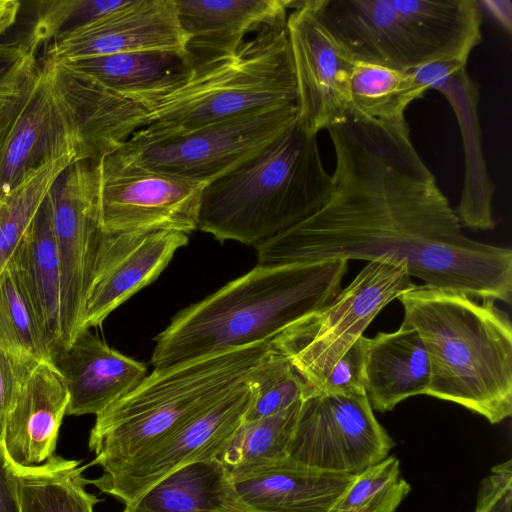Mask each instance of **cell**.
I'll return each mask as SVG.
<instances>
[{"label": "cell", "mask_w": 512, "mask_h": 512, "mask_svg": "<svg viewBox=\"0 0 512 512\" xmlns=\"http://www.w3.org/2000/svg\"><path fill=\"white\" fill-rule=\"evenodd\" d=\"M188 241V235L178 231L102 232L76 334L100 326L154 281Z\"/></svg>", "instance_id": "2e32d148"}, {"label": "cell", "mask_w": 512, "mask_h": 512, "mask_svg": "<svg viewBox=\"0 0 512 512\" xmlns=\"http://www.w3.org/2000/svg\"><path fill=\"white\" fill-rule=\"evenodd\" d=\"M122 512H133L129 507H125V509Z\"/></svg>", "instance_id": "60d3db41"}, {"label": "cell", "mask_w": 512, "mask_h": 512, "mask_svg": "<svg viewBox=\"0 0 512 512\" xmlns=\"http://www.w3.org/2000/svg\"><path fill=\"white\" fill-rule=\"evenodd\" d=\"M0 512H21L17 469L0 446Z\"/></svg>", "instance_id": "f35d334b"}, {"label": "cell", "mask_w": 512, "mask_h": 512, "mask_svg": "<svg viewBox=\"0 0 512 512\" xmlns=\"http://www.w3.org/2000/svg\"><path fill=\"white\" fill-rule=\"evenodd\" d=\"M272 341L236 347L154 369L96 415L89 436L91 465L116 469L232 392L246 385L273 351Z\"/></svg>", "instance_id": "5b68a950"}, {"label": "cell", "mask_w": 512, "mask_h": 512, "mask_svg": "<svg viewBox=\"0 0 512 512\" xmlns=\"http://www.w3.org/2000/svg\"><path fill=\"white\" fill-rule=\"evenodd\" d=\"M20 5L18 0H0V35L15 23Z\"/></svg>", "instance_id": "ab89813d"}, {"label": "cell", "mask_w": 512, "mask_h": 512, "mask_svg": "<svg viewBox=\"0 0 512 512\" xmlns=\"http://www.w3.org/2000/svg\"><path fill=\"white\" fill-rule=\"evenodd\" d=\"M194 68L235 54L249 33L285 25L289 0H175Z\"/></svg>", "instance_id": "ffe728a7"}, {"label": "cell", "mask_w": 512, "mask_h": 512, "mask_svg": "<svg viewBox=\"0 0 512 512\" xmlns=\"http://www.w3.org/2000/svg\"><path fill=\"white\" fill-rule=\"evenodd\" d=\"M431 89L442 93L452 106L465 147V181L456 214L461 225L469 229H493L496 225L492 215L494 185L482 154L479 86L469 76L466 66H461L440 77Z\"/></svg>", "instance_id": "d4e9b609"}, {"label": "cell", "mask_w": 512, "mask_h": 512, "mask_svg": "<svg viewBox=\"0 0 512 512\" xmlns=\"http://www.w3.org/2000/svg\"><path fill=\"white\" fill-rule=\"evenodd\" d=\"M69 393L60 373L42 361L22 385L6 418L2 449L16 468L40 465L54 455Z\"/></svg>", "instance_id": "44dd1931"}, {"label": "cell", "mask_w": 512, "mask_h": 512, "mask_svg": "<svg viewBox=\"0 0 512 512\" xmlns=\"http://www.w3.org/2000/svg\"><path fill=\"white\" fill-rule=\"evenodd\" d=\"M429 359L417 330L406 322L393 332L365 337L364 389L372 407L393 410L401 401L426 394Z\"/></svg>", "instance_id": "603a6c76"}, {"label": "cell", "mask_w": 512, "mask_h": 512, "mask_svg": "<svg viewBox=\"0 0 512 512\" xmlns=\"http://www.w3.org/2000/svg\"><path fill=\"white\" fill-rule=\"evenodd\" d=\"M327 130L335 156L329 197L255 245L258 264L404 262L424 285L511 303V248L465 236L406 119H373L350 105Z\"/></svg>", "instance_id": "6da1fadb"}, {"label": "cell", "mask_w": 512, "mask_h": 512, "mask_svg": "<svg viewBox=\"0 0 512 512\" xmlns=\"http://www.w3.org/2000/svg\"><path fill=\"white\" fill-rule=\"evenodd\" d=\"M331 189L317 135L297 118L260 153L204 187L198 229L255 246L313 215Z\"/></svg>", "instance_id": "277c9868"}, {"label": "cell", "mask_w": 512, "mask_h": 512, "mask_svg": "<svg viewBox=\"0 0 512 512\" xmlns=\"http://www.w3.org/2000/svg\"><path fill=\"white\" fill-rule=\"evenodd\" d=\"M75 158V152H68L47 161L0 198V277L10 264L53 183Z\"/></svg>", "instance_id": "4dcf8cb0"}, {"label": "cell", "mask_w": 512, "mask_h": 512, "mask_svg": "<svg viewBox=\"0 0 512 512\" xmlns=\"http://www.w3.org/2000/svg\"><path fill=\"white\" fill-rule=\"evenodd\" d=\"M10 264L18 275L51 354L61 344V280L47 197Z\"/></svg>", "instance_id": "484cf974"}, {"label": "cell", "mask_w": 512, "mask_h": 512, "mask_svg": "<svg viewBox=\"0 0 512 512\" xmlns=\"http://www.w3.org/2000/svg\"><path fill=\"white\" fill-rule=\"evenodd\" d=\"M50 362L69 393L66 415H97L146 377V366L111 348L91 329L54 349Z\"/></svg>", "instance_id": "d6986e66"}, {"label": "cell", "mask_w": 512, "mask_h": 512, "mask_svg": "<svg viewBox=\"0 0 512 512\" xmlns=\"http://www.w3.org/2000/svg\"><path fill=\"white\" fill-rule=\"evenodd\" d=\"M85 468L54 455L40 465L16 468L21 512H94L100 500L85 488Z\"/></svg>", "instance_id": "f1b7e54d"}, {"label": "cell", "mask_w": 512, "mask_h": 512, "mask_svg": "<svg viewBox=\"0 0 512 512\" xmlns=\"http://www.w3.org/2000/svg\"><path fill=\"white\" fill-rule=\"evenodd\" d=\"M427 91L415 70L400 72L364 62L354 63L349 82L350 105L386 121L406 119L408 106Z\"/></svg>", "instance_id": "f546056e"}, {"label": "cell", "mask_w": 512, "mask_h": 512, "mask_svg": "<svg viewBox=\"0 0 512 512\" xmlns=\"http://www.w3.org/2000/svg\"><path fill=\"white\" fill-rule=\"evenodd\" d=\"M0 347L40 362H50L49 348L11 264L0 277Z\"/></svg>", "instance_id": "1f68e13d"}, {"label": "cell", "mask_w": 512, "mask_h": 512, "mask_svg": "<svg viewBox=\"0 0 512 512\" xmlns=\"http://www.w3.org/2000/svg\"><path fill=\"white\" fill-rule=\"evenodd\" d=\"M291 8L286 32L296 80L297 118L317 135L349 108L355 62L322 23L314 0L292 1Z\"/></svg>", "instance_id": "9a60e30c"}, {"label": "cell", "mask_w": 512, "mask_h": 512, "mask_svg": "<svg viewBox=\"0 0 512 512\" xmlns=\"http://www.w3.org/2000/svg\"><path fill=\"white\" fill-rule=\"evenodd\" d=\"M429 359L426 395L497 424L512 414V325L494 300L415 285L397 298Z\"/></svg>", "instance_id": "3957f363"}, {"label": "cell", "mask_w": 512, "mask_h": 512, "mask_svg": "<svg viewBox=\"0 0 512 512\" xmlns=\"http://www.w3.org/2000/svg\"><path fill=\"white\" fill-rule=\"evenodd\" d=\"M302 400L258 420L243 421L218 456L233 482L288 458Z\"/></svg>", "instance_id": "83f0119b"}, {"label": "cell", "mask_w": 512, "mask_h": 512, "mask_svg": "<svg viewBox=\"0 0 512 512\" xmlns=\"http://www.w3.org/2000/svg\"><path fill=\"white\" fill-rule=\"evenodd\" d=\"M364 356L365 336L362 335L333 366L321 393L338 395L365 394Z\"/></svg>", "instance_id": "d590c367"}, {"label": "cell", "mask_w": 512, "mask_h": 512, "mask_svg": "<svg viewBox=\"0 0 512 512\" xmlns=\"http://www.w3.org/2000/svg\"><path fill=\"white\" fill-rule=\"evenodd\" d=\"M75 140V161L98 165L146 125L147 111L64 63L44 57Z\"/></svg>", "instance_id": "ac0fdd59"}, {"label": "cell", "mask_w": 512, "mask_h": 512, "mask_svg": "<svg viewBox=\"0 0 512 512\" xmlns=\"http://www.w3.org/2000/svg\"><path fill=\"white\" fill-rule=\"evenodd\" d=\"M414 286L406 263L370 261L330 304L288 328L272 345L312 393L321 392L333 366L379 312Z\"/></svg>", "instance_id": "30bf717a"}, {"label": "cell", "mask_w": 512, "mask_h": 512, "mask_svg": "<svg viewBox=\"0 0 512 512\" xmlns=\"http://www.w3.org/2000/svg\"><path fill=\"white\" fill-rule=\"evenodd\" d=\"M249 382L232 392L142 456L101 476L88 484L109 494L125 506L132 505L155 483L176 469L196 461L218 458L235 431L243 423L253 400Z\"/></svg>", "instance_id": "4fadbf2b"}, {"label": "cell", "mask_w": 512, "mask_h": 512, "mask_svg": "<svg viewBox=\"0 0 512 512\" xmlns=\"http://www.w3.org/2000/svg\"><path fill=\"white\" fill-rule=\"evenodd\" d=\"M99 219L103 232L198 229L205 185L102 159L98 164Z\"/></svg>", "instance_id": "5bb4252c"}, {"label": "cell", "mask_w": 512, "mask_h": 512, "mask_svg": "<svg viewBox=\"0 0 512 512\" xmlns=\"http://www.w3.org/2000/svg\"><path fill=\"white\" fill-rule=\"evenodd\" d=\"M319 17L354 62L400 72L466 63L482 40L476 0H314Z\"/></svg>", "instance_id": "8992f818"}, {"label": "cell", "mask_w": 512, "mask_h": 512, "mask_svg": "<svg viewBox=\"0 0 512 512\" xmlns=\"http://www.w3.org/2000/svg\"><path fill=\"white\" fill-rule=\"evenodd\" d=\"M60 62L146 111L194 72L187 51H137Z\"/></svg>", "instance_id": "7402d4cb"}, {"label": "cell", "mask_w": 512, "mask_h": 512, "mask_svg": "<svg viewBox=\"0 0 512 512\" xmlns=\"http://www.w3.org/2000/svg\"><path fill=\"white\" fill-rule=\"evenodd\" d=\"M297 119L296 105L176 133L136 131L110 162L207 185L269 146Z\"/></svg>", "instance_id": "ba28073f"}, {"label": "cell", "mask_w": 512, "mask_h": 512, "mask_svg": "<svg viewBox=\"0 0 512 512\" xmlns=\"http://www.w3.org/2000/svg\"><path fill=\"white\" fill-rule=\"evenodd\" d=\"M410 490L399 460L389 456L355 475L328 512H395Z\"/></svg>", "instance_id": "d6a6232c"}, {"label": "cell", "mask_w": 512, "mask_h": 512, "mask_svg": "<svg viewBox=\"0 0 512 512\" xmlns=\"http://www.w3.org/2000/svg\"><path fill=\"white\" fill-rule=\"evenodd\" d=\"M286 24L265 29L232 55L194 68L191 78L147 109L144 130L176 133L296 105Z\"/></svg>", "instance_id": "52a82bcc"}, {"label": "cell", "mask_w": 512, "mask_h": 512, "mask_svg": "<svg viewBox=\"0 0 512 512\" xmlns=\"http://www.w3.org/2000/svg\"><path fill=\"white\" fill-rule=\"evenodd\" d=\"M354 478L287 458L234 485L249 512H328Z\"/></svg>", "instance_id": "cb8c5ba5"}, {"label": "cell", "mask_w": 512, "mask_h": 512, "mask_svg": "<svg viewBox=\"0 0 512 512\" xmlns=\"http://www.w3.org/2000/svg\"><path fill=\"white\" fill-rule=\"evenodd\" d=\"M393 446L366 394L319 392L302 401L288 458L319 470L357 475L388 457Z\"/></svg>", "instance_id": "8fae6325"}, {"label": "cell", "mask_w": 512, "mask_h": 512, "mask_svg": "<svg viewBox=\"0 0 512 512\" xmlns=\"http://www.w3.org/2000/svg\"><path fill=\"white\" fill-rule=\"evenodd\" d=\"M42 362V361H41ZM40 361L0 347V446L6 418L27 377Z\"/></svg>", "instance_id": "8d00e7d4"}, {"label": "cell", "mask_w": 512, "mask_h": 512, "mask_svg": "<svg viewBox=\"0 0 512 512\" xmlns=\"http://www.w3.org/2000/svg\"><path fill=\"white\" fill-rule=\"evenodd\" d=\"M37 52L17 44L0 71V198L47 161L76 153L68 115Z\"/></svg>", "instance_id": "9c48e42d"}, {"label": "cell", "mask_w": 512, "mask_h": 512, "mask_svg": "<svg viewBox=\"0 0 512 512\" xmlns=\"http://www.w3.org/2000/svg\"><path fill=\"white\" fill-rule=\"evenodd\" d=\"M125 507L133 512H249L218 458L176 469Z\"/></svg>", "instance_id": "4316f807"}, {"label": "cell", "mask_w": 512, "mask_h": 512, "mask_svg": "<svg viewBox=\"0 0 512 512\" xmlns=\"http://www.w3.org/2000/svg\"><path fill=\"white\" fill-rule=\"evenodd\" d=\"M125 0H40L32 3L34 22L26 42L37 50L62 32L86 23L119 6Z\"/></svg>", "instance_id": "e575fe53"}, {"label": "cell", "mask_w": 512, "mask_h": 512, "mask_svg": "<svg viewBox=\"0 0 512 512\" xmlns=\"http://www.w3.org/2000/svg\"><path fill=\"white\" fill-rule=\"evenodd\" d=\"M342 259L260 265L180 311L156 337L154 369L259 342L321 311L341 290Z\"/></svg>", "instance_id": "7a4b0ae2"}, {"label": "cell", "mask_w": 512, "mask_h": 512, "mask_svg": "<svg viewBox=\"0 0 512 512\" xmlns=\"http://www.w3.org/2000/svg\"><path fill=\"white\" fill-rule=\"evenodd\" d=\"M512 462L494 466L482 481L475 512H511Z\"/></svg>", "instance_id": "74e56055"}, {"label": "cell", "mask_w": 512, "mask_h": 512, "mask_svg": "<svg viewBox=\"0 0 512 512\" xmlns=\"http://www.w3.org/2000/svg\"><path fill=\"white\" fill-rule=\"evenodd\" d=\"M249 384L254 396L244 421L277 414L312 394L288 358L275 348L256 368Z\"/></svg>", "instance_id": "836d02e7"}, {"label": "cell", "mask_w": 512, "mask_h": 512, "mask_svg": "<svg viewBox=\"0 0 512 512\" xmlns=\"http://www.w3.org/2000/svg\"><path fill=\"white\" fill-rule=\"evenodd\" d=\"M187 42L175 0H125L59 34L45 56L70 61L137 51H186Z\"/></svg>", "instance_id": "e0dca14e"}, {"label": "cell", "mask_w": 512, "mask_h": 512, "mask_svg": "<svg viewBox=\"0 0 512 512\" xmlns=\"http://www.w3.org/2000/svg\"><path fill=\"white\" fill-rule=\"evenodd\" d=\"M99 184L98 165L73 161L59 174L47 195L60 266V346L76 334L103 232Z\"/></svg>", "instance_id": "7c38bea8"}]
</instances>
